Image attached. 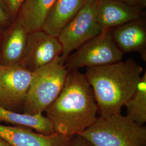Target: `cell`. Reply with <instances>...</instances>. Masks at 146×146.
I'll return each mask as SVG.
<instances>
[{
  "label": "cell",
  "instance_id": "6da1fadb",
  "mask_svg": "<svg viewBox=\"0 0 146 146\" xmlns=\"http://www.w3.org/2000/svg\"><path fill=\"white\" fill-rule=\"evenodd\" d=\"M55 133L71 137L84 131L96 120L98 108L84 75L68 71L61 92L46 110Z\"/></svg>",
  "mask_w": 146,
  "mask_h": 146
},
{
  "label": "cell",
  "instance_id": "7a4b0ae2",
  "mask_svg": "<svg viewBox=\"0 0 146 146\" xmlns=\"http://www.w3.org/2000/svg\"><path fill=\"white\" fill-rule=\"evenodd\" d=\"M143 70L135 61H124L87 68L84 74L92 87L100 116L121 113L134 92Z\"/></svg>",
  "mask_w": 146,
  "mask_h": 146
},
{
  "label": "cell",
  "instance_id": "3957f363",
  "mask_svg": "<svg viewBox=\"0 0 146 146\" xmlns=\"http://www.w3.org/2000/svg\"><path fill=\"white\" fill-rule=\"evenodd\" d=\"M94 146H146V128L121 114L100 116L79 133Z\"/></svg>",
  "mask_w": 146,
  "mask_h": 146
},
{
  "label": "cell",
  "instance_id": "277c9868",
  "mask_svg": "<svg viewBox=\"0 0 146 146\" xmlns=\"http://www.w3.org/2000/svg\"><path fill=\"white\" fill-rule=\"evenodd\" d=\"M60 57L33 72L23 113L43 114L58 98L68 73Z\"/></svg>",
  "mask_w": 146,
  "mask_h": 146
},
{
  "label": "cell",
  "instance_id": "5b68a950",
  "mask_svg": "<svg viewBox=\"0 0 146 146\" xmlns=\"http://www.w3.org/2000/svg\"><path fill=\"white\" fill-rule=\"evenodd\" d=\"M123 53L116 46L111 30L105 31L71 53L64 66L68 71L95 67L121 61Z\"/></svg>",
  "mask_w": 146,
  "mask_h": 146
},
{
  "label": "cell",
  "instance_id": "8992f818",
  "mask_svg": "<svg viewBox=\"0 0 146 146\" xmlns=\"http://www.w3.org/2000/svg\"><path fill=\"white\" fill-rule=\"evenodd\" d=\"M99 1L88 0L60 32L57 37L62 47L60 58L63 64L73 51L103 31L96 20Z\"/></svg>",
  "mask_w": 146,
  "mask_h": 146
},
{
  "label": "cell",
  "instance_id": "52a82bcc",
  "mask_svg": "<svg viewBox=\"0 0 146 146\" xmlns=\"http://www.w3.org/2000/svg\"><path fill=\"white\" fill-rule=\"evenodd\" d=\"M32 75L20 64L0 66V106L23 113Z\"/></svg>",
  "mask_w": 146,
  "mask_h": 146
},
{
  "label": "cell",
  "instance_id": "ba28073f",
  "mask_svg": "<svg viewBox=\"0 0 146 146\" xmlns=\"http://www.w3.org/2000/svg\"><path fill=\"white\" fill-rule=\"evenodd\" d=\"M62 47L58 37L40 30L29 33L26 50L20 65L34 72L61 56Z\"/></svg>",
  "mask_w": 146,
  "mask_h": 146
},
{
  "label": "cell",
  "instance_id": "9c48e42d",
  "mask_svg": "<svg viewBox=\"0 0 146 146\" xmlns=\"http://www.w3.org/2000/svg\"><path fill=\"white\" fill-rule=\"evenodd\" d=\"M143 15L142 9L119 0H99L98 3L96 20L103 31L141 19Z\"/></svg>",
  "mask_w": 146,
  "mask_h": 146
},
{
  "label": "cell",
  "instance_id": "30bf717a",
  "mask_svg": "<svg viewBox=\"0 0 146 146\" xmlns=\"http://www.w3.org/2000/svg\"><path fill=\"white\" fill-rule=\"evenodd\" d=\"M0 137L13 146H67L71 138L56 133L46 135L27 127L1 124Z\"/></svg>",
  "mask_w": 146,
  "mask_h": 146
},
{
  "label": "cell",
  "instance_id": "8fae6325",
  "mask_svg": "<svg viewBox=\"0 0 146 146\" xmlns=\"http://www.w3.org/2000/svg\"><path fill=\"white\" fill-rule=\"evenodd\" d=\"M29 33L16 20L1 37L0 66L20 64L26 50Z\"/></svg>",
  "mask_w": 146,
  "mask_h": 146
},
{
  "label": "cell",
  "instance_id": "7c38bea8",
  "mask_svg": "<svg viewBox=\"0 0 146 146\" xmlns=\"http://www.w3.org/2000/svg\"><path fill=\"white\" fill-rule=\"evenodd\" d=\"M111 33L116 46L123 54L138 52L146 61V27L143 19L117 27Z\"/></svg>",
  "mask_w": 146,
  "mask_h": 146
},
{
  "label": "cell",
  "instance_id": "4fadbf2b",
  "mask_svg": "<svg viewBox=\"0 0 146 146\" xmlns=\"http://www.w3.org/2000/svg\"><path fill=\"white\" fill-rule=\"evenodd\" d=\"M87 1L56 0L47 15L42 31L57 37L63 28L82 9Z\"/></svg>",
  "mask_w": 146,
  "mask_h": 146
},
{
  "label": "cell",
  "instance_id": "5bb4252c",
  "mask_svg": "<svg viewBox=\"0 0 146 146\" xmlns=\"http://www.w3.org/2000/svg\"><path fill=\"white\" fill-rule=\"evenodd\" d=\"M56 0H24L15 20L28 33L42 30L47 15Z\"/></svg>",
  "mask_w": 146,
  "mask_h": 146
},
{
  "label": "cell",
  "instance_id": "9a60e30c",
  "mask_svg": "<svg viewBox=\"0 0 146 146\" xmlns=\"http://www.w3.org/2000/svg\"><path fill=\"white\" fill-rule=\"evenodd\" d=\"M33 129L38 133L51 135L55 133L52 122L43 114H29L7 110L0 106V123Z\"/></svg>",
  "mask_w": 146,
  "mask_h": 146
},
{
  "label": "cell",
  "instance_id": "2e32d148",
  "mask_svg": "<svg viewBox=\"0 0 146 146\" xmlns=\"http://www.w3.org/2000/svg\"><path fill=\"white\" fill-rule=\"evenodd\" d=\"M126 116L134 122L145 125L146 122V72L143 73L135 90L125 104Z\"/></svg>",
  "mask_w": 146,
  "mask_h": 146
},
{
  "label": "cell",
  "instance_id": "e0dca14e",
  "mask_svg": "<svg viewBox=\"0 0 146 146\" xmlns=\"http://www.w3.org/2000/svg\"><path fill=\"white\" fill-rule=\"evenodd\" d=\"M12 21L17 17L24 0H0Z\"/></svg>",
  "mask_w": 146,
  "mask_h": 146
},
{
  "label": "cell",
  "instance_id": "ac0fdd59",
  "mask_svg": "<svg viewBox=\"0 0 146 146\" xmlns=\"http://www.w3.org/2000/svg\"><path fill=\"white\" fill-rule=\"evenodd\" d=\"M13 23L10 16L0 1V31H5Z\"/></svg>",
  "mask_w": 146,
  "mask_h": 146
},
{
  "label": "cell",
  "instance_id": "d6986e66",
  "mask_svg": "<svg viewBox=\"0 0 146 146\" xmlns=\"http://www.w3.org/2000/svg\"><path fill=\"white\" fill-rule=\"evenodd\" d=\"M67 146H94L83 136L76 134L72 136Z\"/></svg>",
  "mask_w": 146,
  "mask_h": 146
},
{
  "label": "cell",
  "instance_id": "ffe728a7",
  "mask_svg": "<svg viewBox=\"0 0 146 146\" xmlns=\"http://www.w3.org/2000/svg\"><path fill=\"white\" fill-rule=\"evenodd\" d=\"M127 5L137 7L140 9H143L146 6V0H119Z\"/></svg>",
  "mask_w": 146,
  "mask_h": 146
},
{
  "label": "cell",
  "instance_id": "44dd1931",
  "mask_svg": "<svg viewBox=\"0 0 146 146\" xmlns=\"http://www.w3.org/2000/svg\"><path fill=\"white\" fill-rule=\"evenodd\" d=\"M0 146H13L2 137H0Z\"/></svg>",
  "mask_w": 146,
  "mask_h": 146
},
{
  "label": "cell",
  "instance_id": "7402d4cb",
  "mask_svg": "<svg viewBox=\"0 0 146 146\" xmlns=\"http://www.w3.org/2000/svg\"><path fill=\"white\" fill-rule=\"evenodd\" d=\"M1 35H0V41H1Z\"/></svg>",
  "mask_w": 146,
  "mask_h": 146
}]
</instances>
